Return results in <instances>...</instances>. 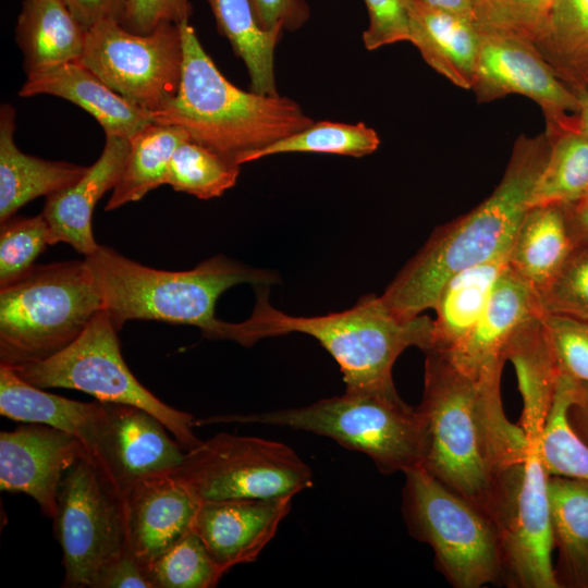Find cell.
Wrapping results in <instances>:
<instances>
[{"label":"cell","mask_w":588,"mask_h":588,"mask_svg":"<svg viewBox=\"0 0 588 588\" xmlns=\"http://www.w3.org/2000/svg\"><path fill=\"white\" fill-rule=\"evenodd\" d=\"M425 353L424 392L416 407L420 467L489 516L501 476L526 454L524 431L509 421L501 402L505 360L487 365L474 378L444 354Z\"/></svg>","instance_id":"obj_1"},{"label":"cell","mask_w":588,"mask_h":588,"mask_svg":"<svg viewBox=\"0 0 588 588\" xmlns=\"http://www.w3.org/2000/svg\"><path fill=\"white\" fill-rule=\"evenodd\" d=\"M548 155L544 132L516 138L493 192L466 215L439 226L381 295L399 320H413L433 308L457 272L510 253Z\"/></svg>","instance_id":"obj_2"},{"label":"cell","mask_w":588,"mask_h":588,"mask_svg":"<svg viewBox=\"0 0 588 588\" xmlns=\"http://www.w3.org/2000/svg\"><path fill=\"white\" fill-rule=\"evenodd\" d=\"M179 27L184 53L180 88L151 113L154 123L182 127L193 142L242 166L253 152L315 122L287 97L233 85L205 51L189 20Z\"/></svg>","instance_id":"obj_3"},{"label":"cell","mask_w":588,"mask_h":588,"mask_svg":"<svg viewBox=\"0 0 588 588\" xmlns=\"http://www.w3.org/2000/svg\"><path fill=\"white\" fill-rule=\"evenodd\" d=\"M250 317L238 323L224 322L220 340L252 346L264 338L293 332L315 338L335 359L345 391L364 392L392 387V367L409 346L424 352L430 346L432 320L418 316L399 320L381 296H362L350 309L324 316L297 317L273 308L266 285L256 286Z\"/></svg>","instance_id":"obj_4"},{"label":"cell","mask_w":588,"mask_h":588,"mask_svg":"<svg viewBox=\"0 0 588 588\" xmlns=\"http://www.w3.org/2000/svg\"><path fill=\"white\" fill-rule=\"evenodd\" d=\"M85 259L103 309L119 330L128 320H155L195 326L205 338L219 340L224 323L215 316L219 296L241 283L256 287L278 281L272 271L221 255L185 271L150 268L101 245Z\"/></svg>","instance_id":"obj_5"},{"label":"cell","mask_w":588,"mask_h":588,"mask_svg":"<svg viewBox=\"0 0 588 588\" xmlns=\"http://www.w3.org/2000/svg\"><path fill=\"white\" fill-rule=\"evenodd\" d=\"M215 422L264 424L328 437L344 448L366 454L383 474L405 473L420 466L421 462L419 415L399 396L394 385L364 392L345 391L341 396L302 407L195 420L196 426Z\"/></svg>","instance_id":"obj_6"},{"label":"cell","mask_w":588,"mask_h":588,"mask_svg":"<svg viewBox=\"0 0 588 588\" xmlns=\"http://www.w3.org/2000/svg\"><path fill=\"white\" fill-rule=\"evenodd\" d=\"M101 309L86 259L34 266L0 287V364L13 367L54 355Z\"/></svg>","instance_id":"obj_7"},{"label":"cell","mask_w":588,"mask_h":588,"mask_svg":"<svg viewBox=\"0 0 588 588\" xmlns=\"http://www.w3.org/2000/svg\"><path fill=\"white\" fill-rule=\"evenodd\" d=\"M403 474L402 510L408 531L431 547L436 567L446 580L456 588L502 583L493 520L420 466Z\"/></svg>","instance_id":"obj_8"},{"label":"cell","mask_w":588,"mask_h":588,"mask_svg":"<svg viewBox=\"0 0 588 588\" xmlns=\"http://www.w3.org/2000/svg\"><path fill=\"white\" fill-rule=\"evenodd\" d=\"M118 331L109 314L101 309L60 352L11 368L41 389H74L100 402L140 407L157 417L184 451L192 450L201 442L193 432L195 418L162 402L135 378L122 357Z\"/></svg>","instance_id":"obj_9"},{"label":"cell","mask_w":588,"mask_h":588,"mask_svg":"<svg viewBox=\"0 0 588 588\" xmlns=\"http://www.w3.org/2000/svg\"><path fill=\"white\" fill-rule=\"evenodd\" d=\"M526 454L503 473L490 511L499 535L502 583L514 588H560L552 565L549 475L540 454L544 421L522 418Z\"/></svg>","instance_id":"obj_10"},{"label":"cell","mask_w":588,"mask_h":588,"mask_svg":"<svg viewBox=\"0 0 588 588\" xmlns=\"http://www.w3.org/2000/svg\"><path fill=\"white\" fill-rule=\"evenodd\" d=\"M172 476L199 502L294 497L313 486L310 467L286 444L226 432L185 451Z\"/></svg>","instance_id":"obj_11"},{"label":"cell","mask_w":588,"mask_h":588,"mask_svg":"<svg viewBox=\"0 0 588 588\" xmlns=\"http://www.w3.org/2000/svg\"><path fill=\"white\" fill-rule=\"evenodd\" d=\"M53 519L66 588H95L100 573L128 551L123 498L88 457L63 476Z\"/></svg>","instance_id":"obj_12"},{"label":"cell","mask_w":588,"mask_h":588,"mask_svg":"<svg viewBox=\"0 0 588 588\" xmlns=\"http://www.w3.org/2000/svg\"><path fill=\"white\" fill-rule=\"evenodd\" d=\"M183 60L179 24L162 23L142 35L115 20L88 29L81 58L111 89L151 113L176 96Z\"/></svg>","instance_id":"obj_13"},{"label":"cell","mask_w":588,"mask_h":588,"mask_svg":"<svg viewBox=\"0 0 588 588\" xmlns=\"http://www.w3.org/2000/svg\"><path fill=\"white\" fill-rule=\"evenodd\" d=\"M470 90L479 103L516 94L535 101L542 113L579 111L575 93L555 75L536 46L507 33L482 32Z\"/></svg>","instance_id":"obj_14"},{"label":"cell","mask_w":588,"mask_h":588,"mask_svg":"<svg viewBox=\"0 0 588 588\" xmlns=\"http://www.w3.org/2000/svg\"><path fill=\"white\" fill-rule=\"evenodd\" d=\"M84 457L88 453L76 437L45 424L26 422L1 431V490L26 493L45 516L53 518L62 478Z\"/></svg>","instance_id":"obj_15"},{"label":"cell","mask_w":588,"mask_h":588,"mask_svg":"<svg viewBox=\"0 0 588 588\" xmlns=\"http://www.w3.org/2000/svg\"><path fill=\"white\" fill-rule=\"evenodd\" d=\"M105 403L101 475L108 483L123 497L139 481L172 475L185 452L167 427L140 407Z\"/></svg>","instance_id":"obj_16"},{"label":"cell","mask_w":588,"mask_h":588,"mask_svg":"<svg viewBox=\"0 0 588 588\" xmlns=\"http://www.w3.org/2000/svg\"><path fill=\"white\" fill-rule=\"evenodd\" d=\"M293 497L200 502L191 529L226 573L255 561L292 507Z\"/></svg>","instance_id":"obj_17"},{"label":"cell","mask_w":588,"mask_h":588,"mask_svg":"<svg viewBox=\"0 0 588 588\" xmlns=\"http://www.w3.org/2000/svg\"><path fill=\"white\" fill-rule=\"evenodd\" d=\"M122 498L128 549L144 566L191 530L200 504L172 475L139 481Z\"/></svg>","instance_id":"obj_18"},{"label":"cell","mask_w":588,"mask_h":588,"mask_svg":"<svg viewBox=\"0 0 588 588\" xmlns=\"http://www.w3.org/2000/svg\"><path fill=\"white\" fill-rule=\"evenodd\" d=\"M130 146L128 138L106 136L100 157L85 174L72 186L47 197L41 213L50 228L51 245L66 243L84 257L98 249L93 233L94 209L119 182Z\"/></svg>","instance_id":"obj_19"},{"label":"cell","mask_w":588,"mask_h":588,"mask_svg":"<svg viewBox=\"0 0 588 588\" xmlns=\"http://www.w3.org/2000/svg\"><path fill=\"white\" fill-rule=\"evenodd\" d=\"M105 402H81L44 391L0 364V414L12 420L38 422L76 437L100 473Z\"/></svg>","instance_id":"obj_20"},{"label":"cell","mask_w":588,"mask_h":588,"mask_svg":"<svg viewBox=\"0 0 588 588\" xmlns=\"http://www.w3.org/2000/svg\"><path fill=\"white\" fill-rule=\"evenodd\" d=\"M543 315L539 294L507 265L471 331L452 351L442 354L460 370L477 378L488 364L506 362L504 347L520 324Z\"/></svg>","instance_id":"obj_21"},{"label":"cell","mask_w":588,"mask_h":588,"mask_svg":"<svg viewBox=\"0 0 588 588\" xmlns=\"http://www.w3.org/2000/svg\"><path fill=\"white\" fill-rule=\"evenodd\" d=\"M53 95L87 111L102 126L106 136L131 138L152 122L151 112L111 89L81 61L63 63L27 74L21 97Z\"/></svg>","instance_id":"obj_22"},{"label":"cell","mask_w":588,"mask_h":588,"mask_svg":"<svg viewBox=\"0 0 588 588\" xmlns=\"http://www.w3.org/2000/svg\"><path fill=\"white\" fill-rule=\"evenodd\" d=\"M403 1L408 16V41L437 73L453 85L470 90L482 32L469 21L422 0Z\"/></svg>","instance_id":"obj_23"},{"label":"cell","mask_w":588,"mask_h":588,"mask_svg":"<svg viewBox=\"0 0 588 588\" xmlns=\"http://www.w3.org/2000/svg\"><path fill=\"white\" fill-rule=\"evenodd\" d=\"M15 111L0 109V222L13 217L28 201L72 186L88 167L26 155L14 142Z\"/></svg>","instance_id":"obj_24"},{"label":"cell","mask_w":588,"mask_h":588,"mask_svg":"<svg viewBox=\"0 0 588 588\" xmlns=\"http://www.w3.org/2000/svg\"><path fill=\"white\" fill-rule=\"evenodd\" d=\"M549 155L529 206H568L588 198V135L577 113L543 112Z\"/></svg>","instance_id":"obj_25"},{"label":"cell","mask_w":588,"mask_h":588,"mask_svg":"<svg viewBox=\"0 0 588 588\" xmlns=\"http://www.w3.org/2000/svg\"><path fill=\"white\" fill-rule=\"evenodd\" d=\"M574 247L564 206H529L515 233L509 253V267L540 294Z\"/></svg>","instance_id":"obj_26"},{"label":"cell","mask_w":588,"mask_h":588,"mask_svg":"<svg viewBox=\"0 0 588 588\" xmlns=\"http://www.w3.org/2000/svg\"><path fill=\"white\" fill-rule=\"evenodd\" d=\"M87 32L60 0H24L15 38L26 73L81 61Z\"/></svg>","instance_id":"obj_27"},{"label":"cell","mask_w":588,"mask_h":588,"mask_svg":"<svg viewBox=\"0 0 588 588\" xmlns=\"http://www.w3.org/2000/svg\"><path fill=\"white\" fill-rule=\"evenodd\" d=\"M507 265L509 254L501 255L457 272L445 283L433 307L437 317L427 351L448 353L466 338Z\"/></svg>","instance_id":"obj_28"},{"label":"cell","mask_w":588,"mask_h":588,"mask_svg":"<svg viewBox=\"0 0 588 588\" xmlns=\"http://www.w3.org/2000/svg\"><path fill=\"white\" fill-rule=\"evenodd\" d=\"M548 497L553 543L559 549L558 583L588 588V482L549 476Z\"/></svg>","instance_id":"obj_29"},{"label":"cell","mask_w":588,"mask_h":588,"mask_svg":"<svg viewBox=\"0 0 588 588\" xmlns=\"http://www.w3.org/2000/svg\"><path fill=\"white\" fill-rule=\"evenodd\" d=\"M206 1L219 32L228 38L233 51L246 66L250 90L261 95H278L274 51L283 30H264L249 0Z\"/></svg>","instance_id":"obj_30"},{"label":"cell","mask_w":588,"mask_h":588,"mask_svg":"<svg viewBox=\"0 0 588 588\" xmlns=\"http://www.w3.org/2000/svg\"><path fill=\"white\" fill-rule=\"evenodd\" d=\"M186 139H191L189 135L182 127L158 123H150L132 136L123 172L105 209L137 201L166 184L171 158Z\"/></svg>","instance_id":"obj_31"},{"label":"cell","mask_w":588,"mask_h":588,"mask_svg":"<svg viewBox=\"0 0 588 588\" xmlns=\"http://www.w3.org/2000/svg\"><path fill=\"white\" fill-rule=\"evenodd\" d=\"M535 46L566 86L588 88V0H555Z\"/></svg>","instance_id":"obj_32"},{"label":"cell","mask_w":588,"mask_h":588,"mask_svg":"<svg viewBox=\"0 0 588 588\" xmlns=\"http://www.w3.org/2000/svg\"><path fill=\"white\" fill-rule=\"evenodd\" d=\"M579 385L561 372L540 439V454L549 476L588 482V444L569 421V409L577 403Z\"/></svg>","instance_id":"obj_33"},{"label":"cell","mask_w":588,"mask_h":588,"mask_svg":"<svg viewBox=\"0 0 588 588\" xmlns=\"http://www.w3.org/2000/svg\"><path fill=\"white\" fill-rule=\"evenodd\" d=\"M240 167L215 150L186 139L176 147L171 158L166 184L176 192L210 199L235 185Z\"/></svg>","instance_id":"obj_34"},{"label":"cell","mask_w":588,"mask_h":588,"mask_svg":"<svg viewBox=\"0 0 588 588\" xmlns=\"http://www.w3.org/2000/svg\"><path fill=\"white\" fill-rule=\"evenodd\" d=\"M378 133L364 123L314 122L308 127L281 138L248 156L247 162L287 152H319L363 157L378 149Z\"/></svg>","instance_id":"obj_35"},{"label":"cell","mask_w":588,"mask_h":588,"mask_svg":"<svg viewBox=\"0 0 588 588\" xmlns=\"http://www.w3.org/2000/svg\"><path fill=\"white\" fill-rule=\"evenodd\" d=\"M145 568L152 588H213L225 574L192 529Z\"/></svg>","instance_id":"obj_36"},{"label":"cell","mask_w":588,"mask_h":588,"mask_svg":"<svg viewBox=\"0 0 588 588\" xmlns=\"http://www.w3.org/2000/svg\"><path fill=\"white\" fill-rule=\"evenodd\" d=\"M47 245H51V234L42 213L35 217L13 216L1 222L0 287L28 272Z\"/></svg>","instance_id":"obj_37"},{"label":"cell","mask_w":588,"mask_h":588,"mask_svg":"<svg viewBox=\"0 0 588 588\" xmlns=\"http://www.w3.org/2000/svg\"><path fill=\"white\" fill-rule=\"evenodd\" d=\"M544 315L588 322V245H576L550 284L539 294Z\"/></svg>","instance_id":"obj_38"},{"label":"cell","mask_w":588,"mask_h":588,"mask_svg":"<svg viewBox=\"0 0 588 588\" xmlns=\"http://www.w3.org/2000/svg\"><path fill=\"white\" fill-rule=\"evenodd\" d=\"M543 321L560 371L588 391V322L559 315Z\"/></svg>","instance_id":"obj_39"},{"label":"cell","mask_w":588,"mask_h":588,"mask_svg":"<svg viewBox=\"0 0 588 588\" xmlns=\"http://www.w3.org/2000/svg\"><path fill=\"white\" fill-rule=\"evenodd\" d=\"M486 32L515 35L534 45L544 33L555 0H485Z\"/></svg>","instance_id":"obj_40"},{"label":"cell","mask_w":588,"mask_h":588,"mask_svg":"<svg viewBox=\"0 0 588 588\" xmlns=\"http://www.w3.org/2000/svg\"><path fill=\"white\" fill-rule=\"evenodd\" d=\"M369 24L363 33L367 50L409 40L408 16L403 0H364Z\"/></svg>","instance_id":"obj_41"},{"label":"cell","mask_w":588,"mask_h":588,"mask_svg":"<svg viewBox=\"0 0 588 588\" xmlns=\"http://www.w3.org/2000/svg\"><path fill=\"white\" fill-rule=\"evenodd\" d=\"M189 0H127L121 24L135 34H149L162 23L189 20Z\"/></svg>","instance_id":"obj_42"},{"label":"cell","mask_w":588,"mask_h":588,"mask_svg":"<svg viewBox=\"0 0 588 588\" xmlns=\"http://www.w3.org/2000/svg\"><path fill=\"white\" fill-rule=\"evenodd\" d=\"M256 20L264 30H295L309 16L304 0H249Z\"/></svg>","instance_id":"obj_43"},{"label":"cell","mask_w":588,"mask_h":588,"mask_svg":"<svg viewBox=\"0 0 588 588\" xmlns=\"http://www.w3.org/2000/svg\"><path fill=\"white\" fill-rule=\"evenodd\" d=\"M95 588H152L145 566L126 551L99 575Z\"/></svg>","instance_id":"obj_44"},{"label":"cell","mask_w":588,"mask_h":588,"mask_svg":"<svg viewBox=\"0 0 588 588\" xmlns=\"http://www.w3.org/2000/svg\"><path fill=\"white\" fill-rule=\"evenodd\" d=\"M87 30L96 24L115 20L122 22L127 0H60Z\"/></svg>","instance_id":"obj_45"},{"label":"cell","mask_w":588,"mask_h":588,"mask_svg":"<svg viewBox=\"0 0 588 588\" xmlns=\"http://www.w3.org/2000/svg\"><path fill=\"white\" fill-rule=\"evenodd\" d=\"M437 9L461 16L481 32L488 28V12L485 0H422Z\"/></svg>","instance_id":"obj_46"},{"label":"cell","mask_w":588,"mask_h":588,"mask_svg":"<svg viewBox=\"0 0 588 588\" xmlns=\"http://www.w3.org/2000/svg\"><path fill=\"white\" fill-rule=\"evenodd\" d=\"M564 210L574 245H588V199L564 206Z\"/></svg>","instance_id":"obj_47"},{"label":"cell","mask_w":588,"mask_h":588,"mask_svg":"<svg viewBox=\"0 0 588 588\" xmlns=\"http://www.w3.org/2000/svg\"><path fill=\"white\" fill-rule=\"evenodd\" d=\"M578 100L579 111L577 112L581 128L588 135V88L572 89Z\"/></svg>","instance_id":"obj_48"},{"label":"cell","mask_w":588,"mask_h":588,"mask_svg":"<svg viewBox=\"0 0 588 588\" xmlns=\"http://www.w3.org/2000/svg\"><path fill=\"white\" fill-rule=\"evenodd\" d=\"M588 199V198H587Z\"/></svg>","instance_id":"obj_49"}]
</instances>
